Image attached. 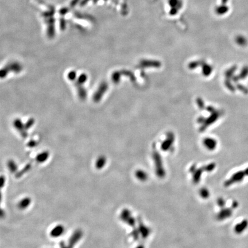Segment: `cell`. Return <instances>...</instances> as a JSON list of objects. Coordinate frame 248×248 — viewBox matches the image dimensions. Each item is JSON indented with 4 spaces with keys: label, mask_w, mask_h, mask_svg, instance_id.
I'll use <instances>...</instances> for the list:
<instances>
[{
    "label": "cell",
    "mask_w": 248,
    "mask_h": 248,
    "mask_svg": "<svg viewBox=\"0 0 248 248\" xmlns=\"http://www.w3.org/2000/svg\"><path fill=\"white\" fill-rule=\"evenodd\" d=\"M232 214V211L231 210V209L229 208H225L224 210H223L222 211V212L220 213L219 214V218L220 219H226L227 218H229V216H231Z\"/></svg>",
    "instance_id": "3"
},
{
    "label": "cell",
    "mask_w": 248,
    "mask_h": 248,
    "mask_svg": "<svg viewBox=\"0 0 248 248\" xmlns=\"http://www.w3.org/2000/svg\"><path fill=\"white\" fill-rule=\"evenodd\" d=\"M219 203L220 204V206H223L224 205V199H221L219 201Z\"/></svg>",
    "instance_id": "4"
},
{
    "label": "cell",
    "mask_w": 248,
    "mask_h": 248,
    "mask_svg": "<svg viewBox=\"0 0 248 248\" xmlns=\"http://www.w3.org/2000/svg\"><path fill=\"white\" fill-rule=\"evenodd\" d=\"M246 175L245 171H239L236 172L235 174H234L233 175L230 179H229L228 180H227L225 183V185L226 186H229L230 185L233 184V183H238V182H241L245 176Z\"/></svg>",
    "instance_id": "1"
},
{
    "label": "cell",
    "mask_w": 248,
    "mask_h": 248,
    "mask_svg": "<svg viewBox=\"0 0 248 248\" xmlns=\"http://www.w3.org/2000/svg\"><path fill=\"white\" fill-rule=\"evenodd\" d=\"M245 171V174H246V175H248V168L246 169V170H245L244 171Z\"/></svg>",
    "instance_id": "5"
},
{
    "label": "cell",
    "mask_w": 248,
    "mask_h": 248,
    "mask_svg": "<svg viewBox=\"0 0 248 248\" xmlns=\"http://www.w3.org/2000/svg\"><path fill=\"white\" fill-rule=\"evenodd\" d=\"M248 226V221L247 220H243L241 222L235 226L234 230L237 233H241L243 232Z\"/></svg>",
    "instance_id": "2"
}]
</instances>
